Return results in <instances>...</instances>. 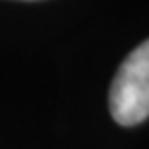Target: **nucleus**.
<instances>
[{
  "label": "nucleus",
  "instance_id": "nucleus-1",
  "mask_svg": "<svg viewBox=\"0 0 149 149\" xmlns=\"http://www.w3.org/2000/svg\"><path fill=\"white\" fill-rule=\"evenodd\" d=\"M112 118L122 126H135L149 118V40L122 60L108 95Z\"/></svg>",
  "mask_w": 149,
  "mask_h": 149
}]
</instances>
